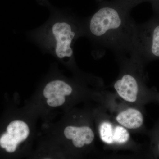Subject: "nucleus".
I'll use <instances>...</instances> for the list:
<instances>
[{
  "label": "nucleus",
  "instance_id": "5",
  "mask_svg": "<svg viewBox=\"0 0 159 159\" xmlns=\"http://www.w3.org/2000/svg\"><path fill=\"white\" fill-rule=\"evenodd\" d=\"M114 87L119 96L125 101L133 102L137 100L139 92L138 82L130 74H124L115 83Z\"/></svg>",
  "mask_w": 159,
  "mask_h": 159
},
{
  "label": "nucleus",
  "instance_id": "6",
  "mask_svg": "<svg viewBox=\"0 0 159 159\" xmlns=\"http://www.w3.org/2000/svg\"><path fill=\"white\" fill-rule=\"evenodd\" d=\"M67 139L72 140L73 145L77 148H81L85 145H89L94 139V134L89 126H68L64 130Z\"/></svg>",
  "mask_w": 159,
  "mask_h": 159
},
{
  "label": "nucleus",
  "instance_id": "3",
  "mask_svg": "<svg viewBox=\"0 0 159 159\" xmlns=\"http://www.w3.org/2000/svg\"><path fill=\"white\" fill-rule=\"evenodd\" d=\"M30 134L29 125L24 121L15 120L7 126L6 132L0 138V146L7 152L13 153L18 145L25 142Z\"/></svg>",
  "mask_w": 159,
  "mask_h": 159
},
{
  "label": "nucleus",
  "instance_id": "8",
  "mask_svg": "<svg viewBox=\"0 0 159 159\" xmlns=\"http://www.w3.org/2000/svg\"><path fill=\"white\" fill-rule=\"evenodd\" d=\"M114 130L112 125L109 122L102 123L99 127V134L102 141L108 144L114 143Z\"/></svg>",
  "mask_w": 159,
  "mask_h": 159
},
{
  "label": "nucleus",
  "instance_id": "7",
  "mask_svg": "<svg viewBox=\"0 0 159 159\" xmlns=\"http://www.w3.org/2000/svg\"><path fill=\"white\" fill-rule=\"evenodd\" d=\"M117 122L128 129H137L143 124L142 114L135 109L129 108L120 113L116 117Z\"/></svg>",
  "mask_w": 159,
  "mask_h": 159
},
{
  "label": "nucleus",
  "instance_id": "4",
  "mask_svg": "<svg viewBox=\"0 0 159 159\" xmlns=\"http://www.w3.org/2000/svg\"><path fill=\"white\" fill-rule=\"evenodd\" d=\"M73 89L68 83L63 80L55 79L50 80L46 84L43 91V95L47 99V103L52 107L62 106L66 102V96H70Z\"/></svg>",
  "mask_w": 159,
  "mask_h": 159
},
{
  "label": "nucleus",
  "instance_id": "1",
  "mask_svg": "<svg viewBox=\"0 0 159 159\" xmlns=\"http://www.w3.org/2000/svg\"><path fill=\"white\" fill-rule=\"evenodd\" d=\"M83 22L85 37L99 51L131 53L136 24L128 8L102 6Z\"/></svg>",
  "mask_w": 159,
  "mask_h": 159
},
{
  "label": "nucleus",
  "instance_id": "10",
  "mask_svg": "<svg viewBox=\"0 0 159 159\" xmlns=\"http://www.w3.org/2000/svg\"><path fill=\"white\" fill-rule=\"evenodd\" d=\"M129 134L128 131L122 126H117L114 130V142L123 144L128 141Z\"/></svg>",
  "mask_w": 159,
  "mask_h": 159
},
{
  "label": "nucleus",
  "instance_id": "2",
  "mask_svg": "<svg viewBox=\"0 0 159 159\" xmlns=\"http://www.w3.org/2000/svg\"><path fill=\"white\" fill-rule=\"evenodd\" d=\"M85 35L83 19L56 10L51 11L42 26L29 33V37L43 51L66 63L74 58V43Z\"/></svg>",
  "mask_w": 159,
  "mask_h": 159
},
{
  "label": "nucleus",
  "instance_id": "9",
  "mask_svg": "<svg viewBox=\"0 0 159 159\" xmlns=\"http://www.w3.org/2000/svg\"><path fill=\"white\" fill-rule=\"evenodd\" d=\"M149 51L156 57H159V25L156 26L152 32Z\"/></svg>",
  "mask_w": 159,
  "mask_h": 159
}]
</instances>
